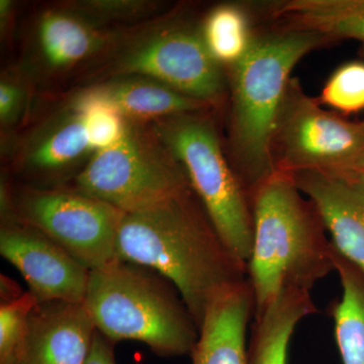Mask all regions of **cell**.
I'll return each mask as SVG.
<instances>
[{
  "label": "cell",
  "mask_w": 364,
  "mask_h": 364,
  "mask_svg": "<svg viewBox=\"0 0 364 364\" xmlns=\"http://www.w3.org/2000/svg\"><path fill=\"white\" fill-rule=\"evenodd\" d=\"M363 123H364V119H363Z\"/></svg>",
  "instance_id": "cell-29"
},
{
  "label": "cell",
  "mask_w": 364,
  "mask_h": 364,
  "mask_svg": "<svg viewBox=\"0 0 364 364\" xmlns=\"http://www.w3.org/2000/svg\"><path fill=\"white\" fill-rule=\"evenodd\" d=\"M66 105L82 114L86 134L93 152L111 147L124 136L127 119L114 107L73 97L69 98Z\"/></svg>",
  "instance_id": "cell-23"
},
{
  "label": "cell",
  "mask_w": 364,
  "mask_h": 364,
  "mask_svg": "<svg viewBox=\"0 0 364 364\" xmlns=\"http://www.w3.org/2000/svg\"><path fill=\"white\" fill-rule=\"evenodd\" d=\"M318 102L342 114L364 111V61L352 60L336 69L321 91Z\"/></svg>",
  "instance_id": "cell-22"
},
{
  "label": "cell",
  "mask_w": 364,
  "mask_h": 364,
  "mask_svg": "<svg viewBox=\"0 0 364 364\" xmlns=\"http://www.w3.org/2000/svg\"><path fill=\"white\" fill-rule=\"evenodd\" d=\"M0 253L39 301L85 303L90 270L36 228L16 219L2 221Z\"/></svg>",
  "instance_id": "cell-11"
},
{
  "label": "cell",
  "mask_w": 364,
  "mask_h": 364,
  "mask_svg": "<svg viewBox=\"0 0 364 364\" xmlns=\"http://www.w3.org/2000/svg\"><path fill=\"white\" fill-rule=\"evenodd\" d=\"M200 32L213 59L229 69L246 56L256 36L248 7L235 4L210 9L200 23Z\"/></svg>",
  "instance_id": "cell-20"
},
{
  "label": "cell",
  "mask_w": 364,
  "mask_h": 364,
  "mask_svg": "<svg viewBox=\"0 0 364 364\" xmlns=\"http://www.w3.org/2000/svg\"><path fill=\"white\" fill-rule=\"evenodd\" d=\"M93 153L82 114L65 105L26 136L16 156V168L44 183L61 181L74 172L77 176Z\"/></svg>",
  "instance_id": "cell-13"
},
{
  "label": "cell",
  "mask_w": 364,
  "mask_h": 364,
  "mask_svg": "<svg viewBox=\"0 0 364 364\" xmlns=\"http://www.w3.org/2000/svg\"><path fill=\"white\" fill-rule=\"evenodd\" d=\"M329 43L317 33L294 28L256 33L246 56L229 69L230 144L248 196L275 172L273 134L291 72L306 54Z\"/></svg>",
  "instance_id": "cell-3"
},
{
  "label": "cell",
  "mask_w": 364,
  "mask_h": 364,
  "mask_svg": "<svg viewBox=\"0 0 364 364\" xmlns=\"http://www.w3.org/2000/svg\"><path fill=\"white\" fill-rule=\"evenodd\" d=\"M80 71L85 86L116 76L142 75L210 107L222 104L226 95L224 71L205 47L200 23L174 13L123 28Z\"/></svg>",
  "instance_id": "cell-5"
},
{
  "label": "cell",
  "mask_w": 364,
  "mask_h": 364,
  "mask_svg": "<svg viewBox=\"0 0 364 364\" xmlns=\"http://www.w3.org/2000/svg\"><path fill=\"white\" fill-rule=\"evenodd\" d=\"M11 202L14 219L47 235L90 272L117 259L119 208L72 188H28Z\"/></svg>",
  "instance_id": "cell-9"
},
{
  "label": "cell",
  "mask_w": 364,
  "mask_h": 364,
  "mask_svg": "<svg viewBox=\"0 0 364 364\" xmlns=\"http://www.w3.org/2000/svg\"><path fill=\"white\" fill-rule=\"evenodd\" d=\"M39 303L31 291L18 298L2 301L0 306V364H16L28 317Z\"/></svg>",
  "instance_id": "cell-24"
},
{
  "label": "cell",
  "mask_w": 364,
  "mask_h": 364,
  "mask_svg": "<svg viewBox=\"0 0 364 364\" xmlns=\"http://www.w3.org/2000/svg\"><path fill=\"white\" fill-rule=\"evenodd\" d=\"M123 28L98 26L62 4H54L33 20L21 71L33 85L63 77L77 68L82 70Z\"/></svg>",
  "instance_id": "cell-10"
},
{
  "label": "cell",
  "mask_w": 364,
  "mask_h": 364,
  "mask_svg": "<svg viewBox=\"0 0 364 364\" xmlns=\"http://www.w3.org/2000/svg\"><path fill=\"white\" fill-rule=\"evenodd\" d=\"M112 344L97 330L85 364H116Z\"/></svg>",
  "instance_id": "cell-26"
},
{
  "label": "cell",
  "mask_w": 364,
  "mask_h": 364,
  "mask_svg": "<svg viewBox=\"0 0 364 364\" xmlns=\"http://www.w3.org/2000/svg\"><path fill=\"white\" fill-rule=\"evenodd\" d=\"M85 306L112 343L143 342L160 356L191 355L198 325L176 287L149 267L117 258L90 272Z\"/></svg>",
  "instance_id": "cell-4"
},
{
  "label": "cell",
  "mask_w": 364,
  "mask_h": 364,
  "mask_svg": "<svg viewBox=\"0 0 364 364\" xmlns=\"http://www.w3.org/2000/svg\"><path fill=\"white\" fill-rule=\"evenodd\" d=\"M253 315L248 279L220 294L205 312L191 355L193 364H247V329Z\"/></svg>",
  "instance_id": "cell-16"
},
{
  "label": "cell",
  "mask_w": 364,
  "mask_h": 364,
  "mask_svg": "<svg viewBox=\"0 0 364 364\" xmlns=\"http://www.w3.org/2000/svg\"><path fill=\"white\" fill-rule=\"evenodd\" d=\"M95 332L85 303L39 301L16 364H85Z\"/></svg>",
  "instance_id": "cell-12"
},
{
  "label": "cell",
  "mask_w": 364,
  "mask_h": 364,
  "mask_svg": "<svg viewBox=\"0 0 364 364\" xmlns=\"http://www.w3.org/2000/svg\"><path fill=\"white\" fill-rule=\"evenodd\" d=\"M317 313L311 291L284 287L260 315L253 317L247 364H289V349L301 320Z\"/></svg>",
  "instance_id": "cell-17"
},
{
  "label": "cell",
  "mask_w": 364,
  "mask_h": 364,
  "mask_svg": "<svg viewBox=\"0 0 364 364\" xmlns=\"http://www.w3.org/2000/svg\"><path fill=\"white\" fill-rule=\"evenodd\" d=\"M249 200L253 242L247 279L255 317L284 287L311 291L335 267L324 223L293 176L275 171L254 189Z\"/></svg>",
  "instance_id": "cell-2"
},
{
  "label": "cell",
  "mask_w": 364,
  "mask_h": 364,
  "mask_svg": "<svg viewBox=\"0 0 364 364\" xmlns=\"http://www.w3.org/2000/svg\"><path fill=\"white\" fill-rule=\"evenodd\" d=\"M291 176L317 210L335 250L364 272L363 186L355 178L318 172H299Z\"/></svg>",
  "instance_id": "cell-14"
},
{
  "label": "cell",
  "mask_w": 364,
  "mask_h": 364,
  "mask_svg": "<svg viewBox=\"0 0 364 364\" xmlns=\"http://www.w3.org/2000/svg\"><path fill=\"white\" fill-rule=\"evenodd\" d=\"M284 28L317 33L331 42L353 40L364 56V0H286L268 6Z\"/></svg>",
  "instance_id": "cell-18"
},
{
  "label": "cell",
  "mask_w": 364,
  "mask_h": 364,
  "mask_svg": "<svg viewBox=\"0 0 364 364\" xmlns=\"http://www.w3.org/2000/svg\"><path fill=\"white\" fill-rule=\"evenodd\" d=\"M333 247V246H332ZM335 272L341 282V298L328 308L342 364H364V272L333 247Z\"/></svg>",
  "instance_id": "cell-19"
},
{
  "label": "cell",
  "mask_w": 364,
  "mask_h": 364,
  "mask_svg": "<svg viewBox=\"0 0 364 364\" xmlns=\"http://www.w3.org/2000/svg\"><path fill=\"white\" fill-rule=\"evenodd\" d=\"M203 112L164 117L149 124L186 171L228 247L247 264L253 242L250 200L225 157L214 123Z\"/></svg>",
  "instance_id": "cell-6"
},
{
  "label": "cell",
  "mask_w": 364,
  "mask_h": 364,
  "mask_svg": "<svg viewBox=\"0 0 364 364\" xmlns=\"http://www.w3.org/2000/svg\"><path fill=\"white\" fill-rule=\"evenodd\" d=\"M72 189L127 213L191 191L186 171L148 123L127 119L119 142L93 153Z\"/></svg>",
  "instance_id": "cell-7"
},
{
  "label": "cell",
  "mask_w": 364,
  "mask_h": 364,
  "mask_svg": "<svg viewBox=\"0 0 364 364\" xmlns=\"http://www.w3.org/2000/svg\"><path fill=\"white\" fill-rule=\"evenodd\" d=\"M355 179L359 182V183L361 184V186H363V188H364V173L361 174V176L356 177Z\"/></svg>",
  "instance_id": "cell-28"
},
{
  "label": "cell",
  "mask_w": 364,
  "mask_h": 364,
  "mask_svg": "<svg viewBox=\"0 0 364 364\" xmlns=\"http://www.w3.org/2000/svg\"><path fill=\"white\" fill-rule=\"evenodd\" d=\"M71 97L102 102L114 107L127 119L148 124L164 117L212 109L161 81L142 75L105 79L78 88Z\"/></svg>",
  "instance_id": "cell-15"
},
{
  "label": "cell",
  "mask_w": 364,
  "mask_h": 364,
  "mask_svg": "<svg viewBox=\"0 0 364 364\" xmlns=\"http://www.w3.org/2000/svg\"><path fill=\"white\" fill-rule=\"evenodd\" d=\"M14 4L11 0H1L0 1V26H1V33H6L9 23L13 18Z\"/></svg>",
  "instance_id": "cell-27"
},
{
  "label": "cell",
  "mask_w": 364,
  "mask_h": 364,
  "mask_svg": "<svg viewBox=\"0 0 364 364\" xmlns=\"http://www.w3.org/2000/svg\"><path fill=\"white\" fill-rule=\"evenodd\" d=\"M98 26L109 28L116 25L133 26L158 16L162 4L152 0H75L61 2Z\"/></svg>",
  "instance_id": "cell-21"
},
{
  "label": "cell",
  "mask_w": 364,
  "mask_h": 364,
  "mask_svg": "<svg viewBox=\"0 0 364 364\" xmlns=\"http://www.w3.org/2000/svg\"><path fill=\"white\" fill-rule=\"evenodd\" d=\"M272 153L277 172L356 178L364 173V123L326 111L291 78L275 124Z\"/></svg>",
  "instance_id": "cell-8"
},
{
  "label": "cell",
  "mask_w": 364,
  "mask_h": 364,
  "mask_svg": "<svg viewBox=\"0 0 364 364\" xmlns=\"http://www.w3.org/2000/svg\"><path fill=\"white\" fill-rule=\"evenodd\" d=\"M31 85L21 69L2 74L0 80V123L2 127L18 124L28 104Z\"/></svg>",
  "instance_id": "cell-25"
},
{
  "label": "cell",
  "mask_w": 364,
  "mask_h": 364,
  "mask_svg": "<svg viewBox=\"0 0 364 364\" xmlns=\"http://www.w3.org/2000/svg\"><path fill=\"white\" fill-rule=\"evenodd\" d=\"M117 254L168 279L198 330L212 301L248 279L247 264L228 247L193 189L124 214Z\"/></svg>",
  "instance_id": "cell-1"
}]
</instances>
